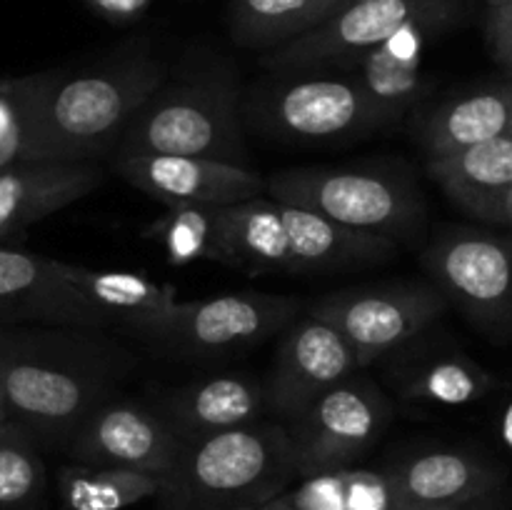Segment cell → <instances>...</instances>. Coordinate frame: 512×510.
<instances>
[{"mask_svg": "<svg viewBox=\"0 0 512 510\" xmlns=\"http://www.w3.org/2000/svg\"><path fill=\"white\" fill-rule=\"evenodd\" d=\"M440 293L490 338H512V230L445 228L423 253Z\"/></svg>", "mask_w": 512, "mask_h": 510, "instance_id": "cell-9", "label": "cell"}, {"mask_svg": "<svg viewBox=\"0 0 512 510\" xmlns=\"http://www.w3.org/2000/svg\"><path fill=\"white\" fill-rule=\"evenodd\" d=\"M485 43L495 63L512 80V0L485 10Z\"/></svg>", "mask_w": 512, "mask_h": 510, "instance_id": "cell-31", "label": "cell"}, {"mask_svg": "<svg viewBox=\"0 0 512 510\" xmlns=\"http://www.w3.org/2000/svg\"><path fill=\"white\" fill-rule=\"evenodd\" d=\"M63 448L70 463L143 470L165 478L183 445L153 405L113 395L80 420Z\"/></svg>", "mask_w": 512, "mask_h": 510, "instance_id": "cell-12", "label": "cell"}, {"mask_svg": "<svg viewBox=\"0 0 512 510\" xmlns=\"http://www.w3.org/2000/svg\"><path fill=\"white\" fill-rule=\"evenodd\" d=\"M470 13L473 0H358L300 38L265 50L260 63L270 73L348 70L408 25H430L445 33Z\"/></svg>", "mask_w": 512, "mask_h": 510, "instance_id": "cell-6", "label": "cell"}, {"mask_svg": "<svg viewBox=\"0 0 512 510\" xmlns=\"http://www.w3.org/2000/svg\"><path fill=\"white\" fill-rule=\"evenodd\" d=\"M115 173L165 208H225L265 195V178L245 165L198 155H133L115 158Z\"/></svg>", "mask_w": 512, "mask_h": 510, "instance_id": "cell-15", "label": "cell"}, {"mask_svg": "<svg viewBox=\"0 0 512 510\" xmlns=\"http://www.w3.org/2000/svg\"><path fill=\"white\" fill-rule=\"evenodd\" d=\"M278 75L243 103V115L268 133L290 140L363 138L383 128L358 75L345 70H303Z\"/></svg>", "mask_w": 512, "mask_h": 510, "instance_id": "cell-7", "label": "cell"}, {"mask_svg": "<svg viewBox=\"0 0 512 510\" xmlns=\"http://www.w3.org/2000/svg\"><path fill=\"white\" fill-rule=\"evenodd\" d=\"M355 373L360 365L350 345L323 320L298 315L283 330L273 370L263 383L265 410L285 425Z\"/></svg>", "mask_w": 512, "mask_h": 510, "instance_id": "cell-13", "label": "cell"}, {"mask_svg": "<svg viewBox=\"0 0 512 510\" xmlns=\"http://www.w3.org/2000/svg\"><path fill=\"white\" fill-rule=\"evenodd\" d=\"M83 3L110 23H133L145 15L155 0H83Z\"/></svg>", "mask_w": 512, "mask_h": 510, "instance_id": "cell-32", "label": "cell"}, {"mask_svg": "<svg viewBox=\"0 0 512 510\" xmlns=\"http://www.w3.org/2000/svg\"><path fill=\"white\" fill-rule=\"evenodd\" d=\"M278 498L290 510H400L388 470L355 465L310 475Z\"/></svg>", "mask_w": 512, "mask_h": 510, "instance_id": "cell-27", "label": "cell"}, {"mask_svg": "<svg viewBox=\"0 0 512 510\" xmlns=\"http://www.w3.org/2000/svg\"><path fill=\"white\" fill-rule=\"evenodd\" d=\"M63 265L65 260L0 245V320L103 333L113 328L70 283Z\"/></svg>", "mask_w": 512, "mask_h": 510, "instance_id": "cell-14", "label": "cell"}, {"mask_svg": "<svg viewBox=\"0 0 512 510\" xmlns=\"http://www.w3.org/2000/svg\"><path fill=\"white\" fill-rule=\"evenodd\" d=\"M113 153L198 155L245 165L243 93L233 60L218 53L188 55L140 105Z\"/></svg>", "mask_w": 512, "mask_h": 510, "instance_id": "cell-3", "label": "cell"}, {"mask_svg": "<svg viewBox=\"0 0 512 510\" xmlns=\"http://www.w3.org/2000/svg\"><path fill=\"white\" fill-rule=\"evenodd\" d=\"M265 193L365 233L410 238L425 220V203L408 175L378 168H288L265 178Z\"/></svg>", "mask_w": 512, "mask_h": 510, "instance_id": "cell-5", "label": "cell"}, {"mask_svg": "<svg viewBox=\"0 0 512 510\" xmlns=\"http://www.w3.org/2000/svg\"><path fill=\"white\" fill-rule=\"evenodd\" d=\"M255 510H290V508H288V505L283 503V500L275 498V500H270V503L260 505V508H255Z\"/></svg>", "mask_w": 512, "mask_h": 510, "instance_id": "cell-35", "label": "cell"}, {"mask_svg": "<svg viewBox=\"0 0 512 510\" xmlns=\"http://www.w3.org/2000/svg\"><path fill=\"white\" fill-rule=\"evenodd\" d=\"M358 0H233L230 35L243 48L273 50L318 28Z\"/></svg>", "mask_w": 512, "mask_h": 510, "instance_id": "cell-26", "label": "cell"}, {"mask_svg": "<svg viewBox=\"0 0 512 510\" xmlns=\"http://www.w3.org/2000/svg\"><path fill=\"white\" fill-rule=\"evenodd\" d=\"M153 408L180 445H190L260 420L265 388L245 373L210 375L168 390L155 400Z\"/></svg>", "mask_w": 512, "mask_h": 510, "instance_id": "cell-16", "label": "cell"}, {"mask_svg": "<svg viewBox=\"0 0 512 510\" xmlns=\"http://www.w3.org/2000/svg\"><path fill=\"white\" fill-rule=\"evenodd\" d=\"M500 438H503V443L512 450V400L505 405L503 418H500Z\"/></svg>", "mask_w": 512, "mask_h": 510, "instance_id": "cell-34", "label": "cell"}, {"mask_svg": "<svg viewBox=\"0 0 512 510\" xmlns=\"http://www.w3.org/2000/svg\"><path fill=\"white\" fill-rule=\"evenodd\" d=\"M163 478L130 468L68 463L58 473V495L65 510H125L158 498Z\"/></svg>", "mask_w": 512, "mask_h": 510, "instance_id": "cell-28", "label": "cell"}, {"mask_svg": "<svg viewBox=\"0 0 512 510\" xmlns=\"http://www.w3.org/2000/svg\"><path fill=\"white\" fill-rule=\"evenodd\" d=\"M448 305L438 285L393 283L335 290L310 303L308 315L330 325L363 370L418 343Z\"/></svg>", "mask_w": 512, "mask_h": 510, "instance_id": "cell-8", "label": "cell"}, {"mask_svg": "<svg viewBox=\"0 0 512 510\" xmlns=\"http://www.w3.org/2000/svg\"><path fill=\"white\" fill-rule=\"evenodd\" d=\"M420 510H505L503 490H495V493L480 495V498H473V500H465V503L433 505V508H420Z\"/></svg>", "mask_w": 512, "mask_h": 510, "instance_id": "cell-33", "label": "cell"}, {"mask_svg": "<svg viewBox=\"0 0 512 510\" xmlns=\"http://www.w3.org/2000/svg\"><path fill=\"white\" fill-rule=\"evenodd\" d=\"M5 420H10V415H8V405H5L3 388H0V423H5Z\"/></svg>", "mask_w": 512, "mask_h": 510, "instance_id": "cell-36", "label": "cell"}, {"mask_svg": "<svg viewBox=\"0 0 512 510\" xmlns=\"http://www.w3.org/2000/svg\"><path fill=\"white\" fill-rule=\"evenodd\" d=\"M438 33L440 30L430 25H408L365 53L355 65L365 98L383 128L403 118L423 95V50L430 35Z\"/></svg>", "mask_w": 512, "mask_h": 510, "instance_id": "cell-22", "label": "cell"}, {"mask_svg": "<svg viewBox=\"0 0 512 510\" xmlns=\"http://www.w3.org/2000/svg\"><path fill=\"white\" fill-rule=\"evenodd\" d=\"M135 368L103 330L0 325V388L10 420L38 445L63 448L80 420Z\"/></svg>", "mask_w": 512, "mask_h": 510, "instance_id": "cell-2", "label": "cell"}, {"mask_svg": "<svg viewBox=\"0 0 512 510\" xmlns=\"http://www.w3.org/2000/svg\"><path fill=\"white\" fill-rule=\"evenodd\" d=\"M295 273L343 270L385 263L398 253V240L333 223L310 210L280 203Z\"/></svg>", "mask_w": 512, "mask_h": 510, "instance_id": "cell-23", "label": "cell"}, {"mask_svg": "<svg viewBox=\"0 0 512 510\" xmlns=\"http://www.w3.org/2000/svg\"><path fill=\"white\" fill-rule=\"evenodd\" d=\"M103 178L95 163L23 160L0 170V240L85 198Z\"/></svg>", "mask_w": 512, "mask_h": 510, "instance_id": "cell-17", "label": "cell"}, {"mask_svg": "<svg viewBox=\"0 0 512 510\" xmlns=\"http://www.w3.org/2000/svg\"><path fill=\"white\" fill-rule=\"evenodd\" d=\"M165 73L163 60L138 45L93 68L13 80L15 153L20 160L95 163L113 153Z\"/></svg>", "mask_w": 512, "mask_h": 510, "instance_id": "cell-1", "label": "cell"}, {"mask_svg": "<svg viewBox=\"0 0 512 510\" xmlns=\"http://www.w3.org/2000/svg\"><path fill=\"white\" fill-rule=\"evenodd\" d=\"M223 263L248 273H295L280 203L250 198L220 210Z\"/></svg>", "mask_w": 512, "mask_h": 510, "instance_id": "cell-24", "label": "cell"}, {"mask_svg": "<svg viewBox=\"0 0 512 510\" xmlns=\"http://www.w3.org/2000/svg\"><path fill=\"white\" fill-rule=\"evenodd\" d=\"M45 495L40 445L15 420L0 423V510H38Z\"/></svg>", "mask_w": 512, "mask_h": 510, "instance_id": "cell-30", "label": "cell"}, {"mask_svg": "<svg viewBox=\"0 0 512 510\" xmlns=\"http://www.w3.org/2000/svg\"><path fill=\"white\" fill-rule=\"evenodd\" d=\"M295 478L285 425L255 420L183 445L155 500L158 510H255Z\"/></svg>", "mask_w": 512, "mask_h": 510, "instance_id": "cell-4", "label": "cell"}, {"mask_svg": "<svg viewBox=\"0 0 512 510\" xmlns=\"http://www.w3.org/2000/svg\"><path fill=\"white\" fill-rule=\"evenodd\" d=\"M400 510L465 503L503 490L505 473L468 450H425L390 465Z\"/></svg>", "mask_w": 512, "mask_h": 510, "instance_id": "cell-18", "label": "cell"}, {"mask_svg": "<svg viewBox=\"0 0 512 510\" xmlns=\"http://www.w3.org/2000/svg\"><path fill=\"white\" fill-rule=\"evenodd\" d=\"M63 268L70 283L113 328H128L155 343H163L173 328L180 300L170 285L123 270H95L75 263H65Z\"/></svg>", "mask_w": 512, "mask_h": 510, "instance_id": "cell-19", "label": "cell"}, {"mask_svg": "<svg viewBox=\"0 0 512 510\" xmlns=\"http://www.w3.org/2000/svg\"><path fill=\"white\" fill-rule=\"evenodd\" d=\"M503 3H510V0H485V10L498 8V5H503Z\"/></svg>", "mask_w": 512, "mask_h": 510, "instance_id": "cell-38", "label": "cell"}, {"mask_svg": "<svg viewBox=\"0 0 512 510\" xmlns=\"http://www.w3.org/2000/svg\"><path fill=\"white\" fill-rule=\"evenodd\" d=\"M220 210L205 205H175L165 208L158 220L143 230L145 238L158 240L168 253L170 263L183 265L193 260L223 263L220 240Z\"/></svg>", "mask_w": 512, "mask_h": 510, "instance_id": "cell-29", "label": "cell"}, {"mask_svg": "<svg viewBox=\"0 0 512 510\" xmlns=\"http://www.w3.org/2000/svg\"><path fill=\"white\" fill-rule=\"evenodd\" d=\"M512 133V80L443 100L420 118L418 140L430 155L453 153Z\"/></svg>", "mask_w": 512, "mask_h": 510, "instance_id": "cell-21", "label": "cell"}, {"mask_svg": "<svg viewBox=\"0 0 512 510\" xmlns=\"http://www.w3.org/2000/svg\"><path fill=\"white\" fill-rule=\"evenodd\" d=\"M300 300L273 293H225L178 305L163 343L188 358H225L283 333L300 313Z\"/></svg>", "mask_w": 512, "mask_h": 510, "instance_id": "cell-11", "label": "cell"}, {"mask_svg": "<svg viewBox=\"0 0 512 510\" xmlns=\"http://www.w3.org/2000/svg\"><path fill=\"white\" fill-rule=\"evenodd\" d=\"M393 420V403L378 383L350 375L285 423L298 478L350 468L378 445Z\"/></svg>", "mask_w": 512, "mask_h": 510, "instance_id": "cell-10", "label": "cell"}, {"mask_svg": "<svg viewBox=\"0 0 512 510\" xmlns=\"http://www.w3.org/2000/svg\"><path fill=\"white\" fill-rule=\"evenodd\" d=\"M428 173L473 218L505 225L512 193V133L453 153L430 155Z\"/></svg>", "mask_w": 512, "mask_h": 510, "instance_id": "cell-20", "label": "cell"}, {"mask_svg": "<svg viewBox=\"0 0 512 510\" xmlns=\"http://www.w3.org/2000/svg\"><path fill=\"white\" fill-rule=\"evenodd\" d=\"M395 385L408 403L468 405L495 388V378L463 353H425L415 345L395 355Z\"/></svg>", "mask_w": 512, "mask_h": 510, "instance_id": "cell-25", "label": "cell"}, {"mask_svg": "<svg viewBox=\"0 0 512 510\" xmlns=\"http://www.w3.org/2000/svg\"><path fill=\"white\" fill-rule=\"evenodd\" d=\"M505 225L512 230V193H510V200H508V210H505Z\"/></svg>", "mask_w": 512, "mask_h": 510, "instance_id": "cell-37", "label": "cell"}]
</instances>
